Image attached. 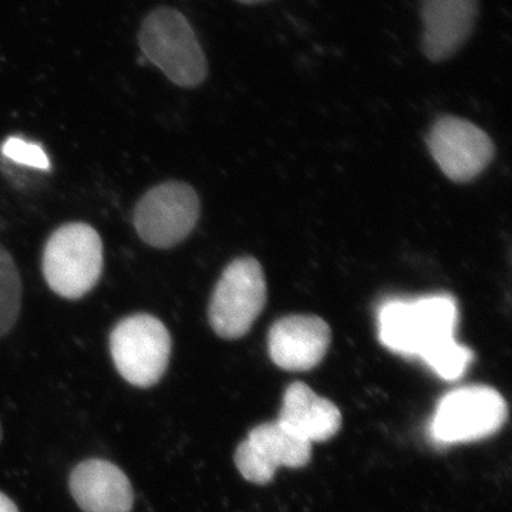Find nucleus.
Segmentation results:
<instances>
[{"mask_svg":"<svg viewBox=\"0 0 512 512\" xmlns=\"http://www.w3.org/2000/svg\"><path fill=\"white\" fill-rule=\"evenodd\" d=\"M457 322V303L451 296L394 299L380 308L379 339L392 352L419 357L430 366L456 345Z\"/></svg>","mask_w":512,"mask_h":512,"instance_id":"nucleus-1","label":"nucleus"},{"mask_svg":"<svg viewBox=\"0 0 512 512\" xmlns=\"http://www.w3.org/2000/svg\"><path fill=\"white\" fill-rule=\"evenodd\" d=\"M138 42L147 60L177 86L195 87L207 77V59L197 35L178 10L154 9L141 25Z\"/></svg>","mask_w":512,"mask_h":512,"instance_id":"nucleus-2","label":"nucleus"},{"mask_svg":"<svg viewBox=\"0 0 512 512\" xmlns=\"http://www.w3.org/2000/svg\"><path fill=\"white\" fill-rule=\"evenodd\" d=\"M43 275L53 292L66 299L87 295L103 272V244L96 229L83 222L53 232L43 251Z\"/></svg>","mask_w":512,"mask_h":512,"instance_id":"nucleus-3","label":"nucleus"},{"mask_svg":"<svg viewBox=\"0 0 512 512\" xmlns=\"http://www.w3.org/2000/svg\"><path fill=\"white\" fill-rule=\"evenodd\" d=\"M171 336L156 316L147 313L120 320L110 335V352L117 372L133 386H154L170 363Z\"/></svg>","mask_w":512,"mask_h":512,"instance_id":"nucleus-4","label":"nucleus"},{"mask_svg":"<svg viewBox=\"0 0 512 512\" xmlns=\"http://www.w3.org/2000/svg\"><path fill=\"white\" fill-rule=\"evenodd\" d=\"M265 303L262 266L251 256L235 259L212 292L208 308L211 328L222 339L242 338L264 311Z\"/></svg>","mask_w":512,"mask_h":512,"instance_id":"nucleus-5","label":"nucleus"},{"mask_svg":"<svg viewBox=\"0 0 512 512\" xmlns=\"http://www.w3.org/2000/svg\"><path fill=\"white\" fill-rule=\"evenodd\" d=\"M507 417V403L493 387H460L440 400L430 433L440 444L471 443L493 436Z\"/></svg>","mask_w":512,"mask_h":512,"instance_id":"nucleus-6","label":"nucleus"},{"mask_svg":"<svg viewBox=\"0 0 512 512\" xmlns=\"http://www.w3.org/2000/svg\"><path fill=\"white\" fill-rule=\"evenodd\" d=\"M198 218L200 198L194 188L168 181L141 198L134 212V225L150 247L167 249L190 237Z\"/></svg>","mask_w":512,"mask_h":512,"instance_id":"nucleus-7","label":"nucleus"},{"mask_svg":"<svg viewBox=\"0 0 512 512\" xmlns=\"http://www.w3.org/2000/svg\"><path fill=\"white\" fill-rule=\"evenodd\" d=\"M431 156L456 183H467L483 173L494 157V144L485 131L458 117H443L427 137Z\"/></svg>","mask_w":512,"mask_h":512,"instance_id":"nucleus-8","label":"nucleus"},{"mask_svg":"<svg viewBox=\"0 0 512 512\" xmlns=\"http://www.w3.org/2000/svg\"><path fill=\"white\" fill-rule=\"evenodd\" d=\"M312 444L299 439L281 423L255 427L235 453L239 473L254 484H268L281 467L301 468L311 461Z\"/></svg>","mask_w":512,"mask_h":512,"instance_id":"nucleus-9","label":"nucleus"},{"mask_svg":"<svg viewBox=\"0 0 512 512\" xmlns=\"http://www.w3.org/2000/svg\"><path fill=\"white\" fill-rule=\"evenodd\" d=\"M329 345V325L319 316H286L269 330V356L288 372H306L318 366Z\"/></svg>","mask_w":512,"mask_h":512,"instance_id":"nucleus-10","label":"nucleus"},{"mask_svg":"<svg viewBox=\"0 0 512 512\" xmlns=\"http://www.w3.org/2000/svg\"><path fill=\"white\" fill-rule=\"evenodd\" d=\"M70 493L84 512H131L134 491L130 480L110 461L86 460L70 474Z\"/></svg>","mask_w":512,"mask_h":512,"instance_id":"nucleus-11","label":"nucleus"},{"mask_svg":"<svg viewBox=\"0 0 512 512\" xmlns=\"http://www.w3.org/2000/svg\"><path fill=\"white\" fill-rule=\"evenodd\" d=\"M478 0H423V50L431 62L454 55L473 33Z\"/></svg>","mask_w":512,"mask_h":512,"instance_id":"nucleus-12","label":"nucleus"},{"mask_svg":"<svg viewBox=\"0 0 512 512\" xmlns=\"http://www.w3.org/2000/svg\"><path fill=\"white\" fill-rule=\"evenodd\" d=\"M278 423L312 444L332 439L342 426V414L308 384L296 382L286 389Z\"/></svg>","mask_w":512,"mask_h":512,"instance_id":"nucleus-13","label":"nucleus"},{"mask_svg":"<svg viewBox=\"0 0 512 512\" xmlns=\"http://www.w3.org/2000/svg\"><path fill=\"white\" fill-rule=\"evenodd\" d=\"M22 308V282L18 266L0 245V338L8 335L18 322Z\"/></svg>","mask_w":512,"mask_h":512,"instance_id":"nucleus-14","label":"nucleus"},{"mask_svg":"<svg viewBox=\"0 0 512 512\" xmlns=\"http://www.w3.org/2000/svg\"><path fill=\"white\" fill-rule=\"evenodd\" d=\"M3 156L12 160L13 163L26 165V167L37 168V170H49V157L43 148L35 143L22 140L18 137H10L3 143Z\"/></svg>","mask_w":512,"mask_h":512,"instance_id":"nucleus-15","label":"nucleus"},{"mask_svg":"<svg viewBox=\"0 0 512 512\" xmlns=\"http://www.w3.org/2000/svg\"><path fill=\"white\" fill-rule=\"evenodd\" d=\"M0 512H19L16 504L3 493H0Z\"/></svg>","mask_w":512,"mask_h":512,"instance_id":"nucleus-16","label":"nucleus"},{"mask_svg":"<svg viewBox=\"0 0 512 512\" xmlns=\"http://www.w3.org/2000/svg\"><path fill=\"white\" fill-rule=\"evenodd\" d=\"M241 3H247V5H254V3L265 2V0H238Z\"/></svg>","mask_w":512,"mask_h":512,"instance_id":"nucleus-17","label":"nucleus"},{"mask_svg":"<svg viewBox=\"0 0 512 512\" xmlns=\"http://www.w3.org/2000/svg\"><path fill=\"white\" fill-rule=\"evenodd\" d=\"M2 436H3V433H2V426H0V441H2Z\"/></svg>","mask_w":512,"mask_h":512,"instance_id":"nucleus-18","label":"nucleus"}]
</instances>
